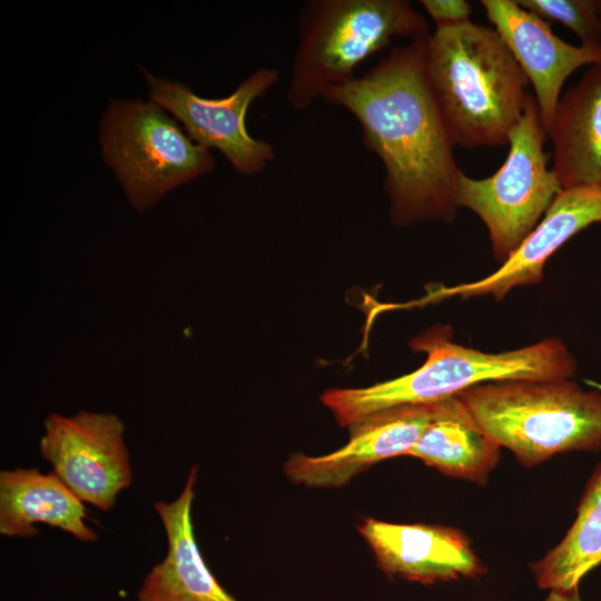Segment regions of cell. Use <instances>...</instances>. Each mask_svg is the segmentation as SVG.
<instances>
[{
  "instance_id": "1",
  "label": "cell",
  "mask_w": 601,
  "mask_h": 601,
  "mask_svg": "<svg viewBox=\"0 0 601 601\" xmlns=\"http://www.w3.org/2000/svg\"><path fill=\"white\" fill-rule=\"evenodd\" d=\"M430 33L391 47L363 77L329 86L322 95L355 117L364 147L381 159L388 216L397 227L451 223L460 208L463 173L426 72Z\"/></svg>"
},
{
  "instance_id": "2",
  "label": "cell",
  "mask_w": 601,
  "mask_h": 601,
  "mask_svg": "<svg viewBox=\"0 0 601 601\" xmlns=\"http://www.w3.org/2000/svg\"><path fill=\"white\" fill-rule=\"evenodd\" d=\"M428 82L455 146L509 144L529 83L494 28L472 21L436 28L426 41Z\"/></svg>"
},
{
  "instance_id": "3",
  "label": "cell",
  "mask_w": 601,
  "mask_h": 601,
  "mask_svg": "<svg viewBox=\"0 0 601 601\" xmlns=\"http://www.w3.org/2000/svg\"><path fill=\"white\" fill-rule=\"evenodd\" d=\"M410 346L426 354L417 370L367 387L327 390L322 395L339 425L349 427L395 406L435 403L483 383L571 378L578 368L573 354L556 337L486 353L453 342L446 327H434L414 337Z\"/></svg>"
},
{
  "instance_id": "4",
  "label": "cell",
  "mask_w": 601,
  "mask_h": 601,
  "mask_svg": "<svg viewBox=\"0 0 601 601\" xmlns=\"http://www.w3.org/2000/svg\"><path fill=\"white\" fill-rule=\"evenodd\" d=\"M457 396L484 432L526 467L556 454L601 450V393L571 378L490 382Z\"/></svg>"
},
{
  "instance_id": "5",
  "label": "cell",
  "mask_w": 601,
  "mask_h": 601,
  "mask_svg": "<svg viewBox=\"0 0 601 601\" xmlns=\"http://www.w3.org/2000/svg\"><path fill=\"white\" fill-rule=\"evenodd\" d=\"M430 33L425 18L405 0H309L298 13V45L286 100L303 110L324 90L353 80L359 63L394 38Z\"/></svg>"
},
{
  "instance_id": "6",
  "label": "cell",
  "mask_w": 601,
  "mask_h": 601,
  "mask_svg": "<svg viewBox=\"0 0 601 601\" xmlns=\"http://www.w3.org/2000/svg\"><path fill=\"white\" fill-rule=\"evenodd\" d=\"M99 141L105 162L139 211L215 166L210 150L194 142L152 100H110Z\"/></svg>"
},
{
  "instance_id": "7",
  "label": "cell",
  "mask_w": 601,
  "mask_h": 601,
  "mask_svg": "<svg viewBox=\"0 0 601 601\" xmlns=\"http://www.w3.org/2000/svg\"><path fill=\"white\" fill-rule=\"evenodd\" d=\"M546 131L538 104L530 95L518 125L509 136V154L490 177L464 173L457 205L475 213L485 225L495 260L501 265L534 229L563 189L544 152Z\"/></svg>"
},
{
  "instance_id": "8",
  "label": "cell",
  "mask_w": 601,
  "mask_h": 601,
  "mask_svg": "<svg viewBox=\"0 0 601 601\" xmlns=\"http://www.w3.org/2000/svg\"><path fill=\"white\" fill-rule=\"evenodd\" d=\"M124 431L115 414L52 413L45 421L40 455L82 502L108 511L132 480Z\"/></svg>"
},
{
  "instance_id": "9",
  "label": "cell",
  "mask_w": 601,
  "mask_h": 601,
  "mask_svg": "<svg viewBox=\"0 0 601 601\" xmlns=\"http://www.w3.org/2000/svg\"><path fill=\"white\" fill-rule=\"evenodd\" d=\"M142 73L149 83L150 99L179 120L189 138L205 149H217L243 175H256L275 158L269 142L254 138L246 127V115L254 100L278 80L275 68L253 72L227 97L197 96L189 87Z\"/></svg>"
},
{
  "instance_id": "10",
  "label": "cell",
  "mask_w": 601,
  "mask_h": 601,
  "mask_svg": "<svg viewBox=\"0 0 601 601\" xmlns=\"http://www.w3.org/2000/svg\"><path fill=\"white\" fill-rule=\"evenodd\" d=\"M440 404L402 405L374 413L348 427L349 440L341 449L318 456L290 455L285 474L307 487L343 486L380 461L408 455Z\"/></svg>"
},
{
  "instance_id": "11",
  "label": "cell",
  "mask_w": 601,
  "mask_h": 601,
  "mask_svg": "<svg viewBox=\"0 0 601 601\" xmlns=\"http://www.w3.org/2000/svg\"><path fill=\"white\" fill-rule=\"evenodd\" d=\"M481 4L532 83L548 132L563 83L580 67L601 63V43L571 45L555 36L543 19L513 0H482Z\"/></svg>"
},
{
  "instance_id": "12",
  "label": "cell",
  "mask_w": 601,
  "mask_h": 601,
  "mask_svg": "<svg viewBox=\"0 0 601 601\" xmlns=\"http://www.w3.org/2000/svg\"><path fill=\"white\" fill-rule=\"evenodd\" d=\"M600 221L601 187L563 188L539 224L497 270L476 282L431 290L421 302L486 295L501 300L515 287L540 283L546 260L574 235Z\"/></svg>"
},
{
  "instance_id": "13",
  "label": "cell",
  "mask_w": 601,
  "mask_h": 601,
  "mask_svg": "<svg viewBox=\"0 0 601 601\" xmlns=\"http://www.w3.org/2000/svg\"><path fill=\"white\" fill-rule=\"evenodd\" d=\"M358 532L390 579L432 584L473 579L486 571L471 541L455 528L366 518Z\"/></svg>"
},
{
  "instance_id": "14",
  "label": "cell",
  "mask_w": 601,
  "mask_h": 601,
  "mask_svg": "<svg viewBox=\"0 0 601 601\" xmlns=\"http://www.w3.org/2000/svg\"><path fill=\"white\" fill-rule=\"evenodd\" d=\"M197 473L194 465L175 501L154 505L168 549L165 559L145 578L137 601H237L217 581L197 545L191 520Z\"/></svg>"
},
{
  "instance_id": "15",
  "label": "cell",
  "mask_w": 601,
  "mask_h": 601,
  "mask_svg": "<svg viewBox=\"0 0 601 601\" xmlns=\"http://www.w3.org/2000/svg\"><path fill=\"white\" fill-rule=\"evenodd\" d=\"M83 502L53 473L38 469L0 472V533L6 536L38 535L36 523L58 528L81 542L97 533L87 525Z\"/></svg>"
},
{
  "instance_id": "16",
  "label": "cell",
  "mask_w": 601,
  "mask_h": 601,
  "mask_svg": "<svg viewBox=\"0 0 601 601\" xmlns=\"http://www.w3.org/2000/svg\"><path fill=\"white\" fill-rule=\"evenodd\" d=\"M546 134L562 188L601 187V63L561 96Z\"/></svg>"
},
{
  "instance_id": "17",
  "label": "cell",
  "mask_w": 601,
  "mask_h": 601,
  "mask_svg": "<svg viewBox=\"0 0 601 601\" xmlns=\"http://www.w3.org/2000/svg\"><path fill=\"white\" fill-rule=\"evenodd\" d=\"M500 450L455 395L441 401L408 455L445 475L484 484L499 463Z\"/></svg>"
},
{
  "instance_id": "18",
  "label": "cell",
  "mask_w": 601,
  "mask_h": 601,
  "mask_svg": "<svg viewBox=\"0 0 601 601\" xmlns=\"http://www.w3.org/2000/svg\"><path fill=\"white\" fill-rule=\"evenodd\" d=\"M601 564V463L585 484L575 519L564 538L530 564L540 589L572 591Z\"/></svg>"
},
{
  "instance_id": "19",
  "label": "cell",
  "mask_w": 601,
  "mask_h": 601,
  "mask_svg": "<svg viewBox=\"0 0 601 601\" xmlns=\"http://www.w3.org/2000/svg\"><path fill=\"white\" fill-rule=\"evenodd\" d=\"M539 18L556 21L572 30L582 43H601L598 2L594 0H518Z\"/></svg>"
},
{
  "instance_id": "20",
  "label": "cell",
  "mask_w": 601,
  "mask_h": 601,
  "mask_svg": "<svg viewBox=\"0 0 601 601\" xmlns=\"http://www.w3.org/2000/svg\"><path fill=\"white\" fill-rule=\"evenodd\" d=\"M422 7L434 20L436 28L452 27L471 21V4L465 0H422Z\"/></svg>"
},
{
  "instance_id": "21",
  "label": "cell",
  "mask_w": 601,
  "mask_h": 601,
  "mask_svg": "<svg viewBox=\"0 0 601 601\" xmlns=\"http://www.w3.org/2000/svg\"><path fill=\"white\" fill-rule=\"evenodd\" d=\"M544 601H581L579 589L572 591H550Z\"/></svg>"
},
{
  "instance_id": "22",
  "label": "cell",
  "mask_w": 601,
  "mask_h": 601,
  "mask_svg": "<svg viewBox=\"0 0 601 601\" xmlns=\"http://www.w3.org/2000/svg\"><path fill=\"white\" fill-rule=\"evenodd\" d=\"M598 2V14H599V22H600V31H601V0H597Z\"/></svg>"
}]
</instances>
